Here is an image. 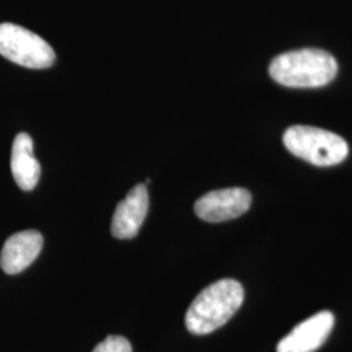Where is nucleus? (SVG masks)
<instances>
[{
  "label": "nucleus",
  "instance_id": "nucleus-1",
  "mask_svg": "<svg viewBox=\"0 0 352 352\" xmlns=\"http://www.w3.org/2000/svg\"><path fill=\"white\" fill-rule=\"evenodd\" d=\"M244 289L235 279H219L202 289L186 315V327L192 334L204 336L223 327L239 311Z\"/></svg>",
  "mask_w": 352,
  "mask_h": 352
},
{
  "label": "nucleus",
  "instance_id": "nucleus-2",
  "mask_svg": "<svg viewBox=\"0 0 352 352\" xmlns=\"http://www.w3.org/2000/svg\"><path fill=\"white\" fill-rule=\"evenodd\" d=\"M269 72L283 87L320 88L334 80L338 64L327 51L302 49L274 58Z\"/></svg>",
  "mask_w": 352,
  "mask_h": 352
},
{
  "label": "nucleus",
  "instance_id": "nucleus-3",
  "mask_svg": "<svg viewBox=\"0 0 352 352\" xmlns=\"http://www.w3.org/2000/svg\"><path fill=\"white\" fill-rule=\"evenodd\" d=\"M283 142L289 153L316 166L340 164L349 154V145L340 136L315 126H291Z\"/></svg>",
  "mask_w": 352,
  "mask_h": 352
},
{
  "label": "nucleus",
  "instance_id": "nucleus-4",
  "mask_svg": "<svg viewBox=\"0 0 352 352\" xmlns=\"http://www.w3.org/2000/svg\"><path fill=\"white\" fill-rule=\"evenodd\" d=\"M0 55L30 69H45L55 62L50 45L23 26L0 24Z\"/></svg>",
  "mask_w": 352,
  "mask_h": 352
},
{
  "label": "nucleus",
  "instance_id": "nucleus-5",
  "mask_svg": "<svg viewBox=\"0 0 352 352\" xmlns=\"http://www.w3.org/2000/svg\"><path fill=\"white\" fill-rule=\"evenodd\" d=\"M251 202V193L247 189H219L200 197L195 204V213L205 222L219 223L243 215Z\"/></svg>",
  "mask_w": 352,
  "mask_h": 352
},
{
  "label": "nucleus",
  "instance_id": "nucleus-6",
  "mask_svg": "<svg viewBox=\"0 0 352 352\" xmlns=\"http://www.w3.org/2000/svg\"><path fill=\"white\" fill-rule=\"evenodd\" d=\"M334 327V316L329 311L318 312L294 327L279 340L277 352H315L325 343Z\"/></svg>",
  "mask_w": 352,
  "mask_h": 352
},
{
  "label": "nucleus",
  "instance_id": "nucleus-7",
  "mask_svg": "<svg viewBox=\"0 0 352 352\" xmlns=\"http://www.w3.org/2000/svg\"><path fill=\"white\" fill-rule=\"evenodd\" d=\"M149 210V193L145 184H138L131 189L123 201L119 202L111 222V232L116 239H132Z\"/></svg>",
  "mask_w": 352,
  "mask_h": 352
},
{
  "label": "nucleus",
  "instance_id": "nucleus-8",
  "mask_svg": "<svg viewBox=\"0 0 352 352\" xmlns=\"http://www.w3.org/2000/svg\"><path fill=\"white\" fill-rule=\"evenodd\" d=\"M43 247V238L36 230L16 232L6 240L0 253V266L7 274H19L34 263Z\"/></svg>",
  "mask_w": 352,
  "mask_h": 352
},
{
  "label": "nucleus",
  "instance_id": "nucleus-9",
  "mask_svg": "<svg viewBox=\"0 0 352 352\" xmlns=\"http://www.w3.org/2000/svg\"><path fill=\"white\" fill-rule=\"evenodd\" d=\"M11 170L13 179L23 190L36 188L41 176V166L33 154V140L28 133H19L12 145Z\"/></svg>",
  "mask_w": 352,
  "mask_h": 352
},
{
  "label": "nucleus",
  "instance_id": "nucleus-10",
  "mask_svg": "<svg viewBox=\"0 0 352 352\" xmlns=\"http://www.w3.org/2000/svg\"><path fill=\"white\" fill-rule=\"evenodd\" d=\"M93 352H132L131 342L122 336H109L100 342Z\"/></svg>",
  "mask_w": 352,
  "mask_h": 352
}]
</instances>
